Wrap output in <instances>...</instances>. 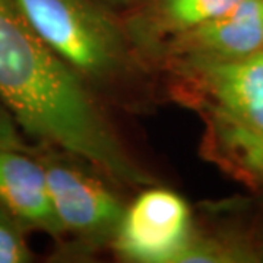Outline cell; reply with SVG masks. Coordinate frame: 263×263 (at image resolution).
I'll use <instances>...</instances> for the list:
<instances>
[{
  "label": "cell",
  "instance_id": "obj_1",
  "mask_svg": "<svg viewBox=\"0 0 263 263\" xmlns=\"http://www.w3.org/2000/svg\"><path fill=\"white\" fill-rule=\"evenodd\" d=\"M0 103L22 133L86 161L116 184L155 183L94 91L44 43L15 0H0Z\"/></svg>",
  "mask_w": 263,
  "mask_h": 263
},
{
  "label": "cell",
  "instance_id": "obj_11",
  "mask_svg": "<svg viewBox=\"0 0 263 263\" xmlns=\"http://www.w3.org/2000/svg\"><path fill=\"white\" fill-rule=\"evenodd\" d=\"M0 149L31 151L18 123L12 117L9 110L0 103Z\"/></svg>",
  "mask_w": 263,
  "mask_h": 263
},
{
  "label": "cell",
  "instance_id": "obj_6",
  "mask_svg": "<svg viewBox=\"0 0 263 263\" xmlns=\"http://www.w3.org/2000/svg\"><path fill=\"white\" fill-rule=\"evenodd\" d=\"M263 50V0H240L233 8L164 44L154 59L165 65L227 62Z\"/></svg>",
  "mask_w": 263,
  "mask_h": 263
},
{
  "label": "cell",
  "instance_id": "obj_9",
  "mask_svg": "<svg viewBox=\"0 0 263 263\" xmlns=\"http://www.w3.org/2000/svg\"><path fill=\"white\" fill-rule=\"evenodd\" d=\"M257 256L259 254L254 252L253 247L243 241L208 237L192 231L187 243L177 254L174 263L254 262L257 260Z\"/></svg>",
  "mask_w": 263,
  "mask_h": 263
},
{
  "label": "cell",
  "instance_id": "obj_3",
  "mask_svg": "<svg viewBox=\"0 0 263 263\" xmlns=\"http://www.w3.org/2000/svg\"><path fill=\"white\" fill-rule=\"evenodd\" d=\"M34 154L46 171L62 237L70 235L88 250L113 245L127 205L105 181L110 179L86 161L53 146L41 145Z\"/></svg>",
  "mask_w": 263,
  "mask_h": 263
},
{
  "label": "cell",
  "instance_id": "obj_7",
  "mask_svg": "<svg viewBox=\"0 0 263 263\" xmlns=\"http://www.w3.org/2000/svg\"><path fill=\"white\" fill-rule=\"evenodd\" d=\"M0 205L28 231L62 238L46 171L32 149H0Z\"/></svg>",
  "mask_w": 263,
  "mask_h": 263
},
{
  "label": "cell",
  "instance_id": "obj_5",
  "mask_svg": "<svg viewBox=\"0 0 263 263\" xmlns=\"http://www.w3.org/2000/svg\"><path fill=\"white\" fill-rule=\"evenodd\" d=\"M192 231L187 202L170 189L151 184L127 205L111 246L124 260L174 263Z\"/></svg>",
  "mask_w": 263,
  "mask_h": 263
},
{
  "label": "cell",
  "instance_id": "obj_12",
  "mask_svg": "<svg viewBox=\"0 0 263 263\" xmlns=\"http://www.w3.org/2000/svg\"><path fill=\"white\" fill-rule=\"evenodd\" d=\"M110 2H114V3H130L133 0H110Z\"/></svg>",
  "mask_w": 263,
  "mask_h": 263
},
{
  "label": "cell",
  "instance_id": "obj_10",
  "mask_svg": "<svg viewBox=\"0 0 263 263\" xmlns=\"http://www.w3.org/2000/svg\"><path fill=\"white\" fill-rule=\"evenodd\" d=\"M28 230L0 205V263H27L34 254L27 241Z\"/></svg>",
  "mask_w": 263,
  "mask_h": 263
},
{
  "label": "cell",
  "instance_id": "obj_8",
  "mask_svg": "<svg viewBox=\"0 0 263 263\" xmlns=\"http://www.w3.org/2000/svg\"><path fill=\"white\" fill-rule=\"evenodd\" d=\"M240 0H145L124 25L141 56L155 57L164 44L233 8Z\"/></svg>",
  "mask_w": 263,
  "mask_h": 263
},
{
  "label": "cell",
  "instance_id": "obj_2",
  "mask_svg": "<svg viewBox=\"0 0 263 263\" xmlns=\"http://www.w3.org/2000/svg\"><path fill=\"white\" fill-rule=\"evenodd\" d=\"M44 43L92 91L135 81L141 54L126 25L95 0H15Z\"/></svg>",
  "mask_w": 263,
  "mask_h": 263
},
{
  "label": "cell",
  "instance_id": "obj_4",
  "mask_svg": "<svg viewBox=\"0 0 263 263\" xmlns=\"http://www.w3.org/2000/svg\"><path fill=\"white\" fill-rule=\"evenodd\" d=\"M170 70L230 126L263 142V50L243 59L184 63Z\"/></svg>",
  "mask_w": 263,
  "mask_h": 263
}]
</instances>
